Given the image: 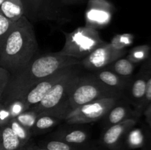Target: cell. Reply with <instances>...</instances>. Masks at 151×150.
Segmentation results:
<instances>
[{"label":"cell","mask_w":151,"mask_h":150,"mask_svg":"<svg viewBox=\"0 0 151 150\" xmlns=\"http://www.w3.org/2000/svg\"><path fill=\"white\" fill-rule=\"evenodd\" d=\"M81 60L58 52L45 54L31 60L22 70L10 75L1 103L7 105L22 98L31 88L57 71L73 65H81Z\"/></svg>","instance_id":"6da1fadb"},{"label":"cell","mask_w":151,"mask_h":150,"mask_svg":"<svg viewBox=\"0 0 151 150\" xmlns=\"http://www.w3.org/2000/svg\"><path fill=\"white\" fill-rule=\"evenodd\" d=\"M38 52L32 23L24 16L13 22L0 51V67L14 74L24 69Z\"/></svg>","instance_id":"7a4b0ae2"},{"label":"cell","mask_w":151,"mask_h":150,"mask_svg":"<svg viewBox=\"0 0 151 150\" xmlns=\"http://www.w3.org/2000/svg\"><path fill=\"white\" fill-rule=\"evenodd\" d=\"M78 65H74L69 71L52 88L50 92L39 103L29 110L40 113H47L64 120L70 113L68 99L70 90L79 75Z\"/></svg>","instance_id":"3957f363"},{"label":"cell","mask_w":151,"mask_h":150,"mask_svg":"<svg viewBox=\"0 0 151 150\" xmlns=\"http://www.w3.org/2000/svg\"><path fill=\"white\" fill-rule=\"evenodd\" d=\"M119 92L102 83L94 74H79L69 94L68 103L70 113L81 106L101 99L119 98Z\"/></svg>","instance_id":"277c9868"},{"label":"cell","mask_w":151,"mask_h":150,"mask_svg":"<svg viewBox=\"0 0 151 150\" xmlns=\"http://www.w3.org/2000/svg\"><path fill=\"white\" fill-rule=\"evenodd\" d=\"M64 46L58 52L79 60L85 58L104 43L97 29L88 25L78 28L72 32H64Z\"/></svg>","instance_id":"5b68a950"},{"label":"cell","mask_w":151,"mask_h":150,"mask_svg":"<svg viewBox=\"0 0 151 150\" xmlns=\"http://www.w3.org/2000/svg\"><path fill=\"white\" fill-rule=\"evenodd\" d=\"M24 16L32 22L58 21L69 20V13L62 0H21Z\"/></svg>","instance_id":"8992f818"},{"label":"cell","mask_w":151,"mask_h":150,"mask_svg":"<svg viewBox=\"0 0 151 150\" xmlns=\"http://www.w3.org/2000/svg\"><path fill=\"white\" fill-rule=\"evenodd\" d=\"M118 99V97H109L84 104L71 112L64 121L69 124L97 121L104 118L111 109L116 105Z\"/></svg>","instance_id":"52a82bcc"},{"label":"cell","mask_w":151,"mask_h":150,"mask_svg":"<svg viewBox=\"0 0 151 150\" xmlns=\"http://www.w3.org/2000/svg\"><path fill=\"white\" fill-rule=\"evenodd\" d=\"M125 53V50L104 42L82 59L81 64L87 70L97 71L106 69L111 63L121 58Z\"/></svg>","instance_id":"ba28073f"},{"label":"cell","mask_w":151,"mask_h":150,"mask_svg":"<svg viewBox=\"0 0 151 150\" xmlns=\"http://www.w3.org/2000/svg\"><path fill=\"white\" fill-rule=\"evenodd\" d=\"M72 66H69L63 68L48 76L33 86V88H31L22 98L19 99L24 103L27 110H29L31 107L39 103L42 99L50 92L56 82H58L69 71Z\"/></svg>","instance_id":"9c48e42d"},{"label":"cell","mask_w":151,"mask_h":150,"mask_svg":"<svg viewBox=\"0 0 151 150\" xmlns=\"http://www.w3.org/2000/svg\"><path fill=\"white\" fill-rule=\"evenodd\" d=\"M149 58L145 62L132 81H130L127 88H128V99L135 107V114L137 118L141 116V107L144 101L147 86V73L149 69Z\"/></svg>","instance_id":"30bf717a"},{"label":"cell","mask_w":151,"mask_h":150,"mask_svg":"<svg viewBox=\"0 0 151 150\" xmlns=\"http://www.w3.org/2000/svg\"><path fill=\"white\" fill-rule=\"evenodd\" d=\"M111 18V5L104 0H91L88 2V10L86 19L90 24L94 25H105Z\"/></svg>","instance_id":"8fae6325"},{"label":"cell","mask_w":151,"mask_h":150,"mask_svg":"<svg viewBox=\"0 0 151 150\" xmlns=\"http://www.w3.org/2000/svg\"><path fill=\"white\" fill-rule=\"evenodd\" d=\"M137 121V118H131L108 127L103 135V144L109 148L116 147L123 135L135 126Z\"/></svg>","instance_id":"7c38bea8"},{"label":"cell","mask_w":151,"mask_h":150,"mask_svg":"<svg viewBox=\"0 0 151 150\" xmlns=\"http://www.w3.org/2000/svg\"><path fill=\"white\" fill-rule=\"evenodd\" d=\"M106 86L120 93L128 87L129 79L120 76L109 69H103L93 74Z\"/></svg>","instance_id":"4fadbf2b"},{"label":"cell","mask_w":151,"mask_h":150,"mask_svg":"<svg viewBox=\"0 0 151 150\" xmlns=\"http://www.w3.org/2000/svg\"><path fill=\"white\" fill-rule=\"evenodd\" d=\"M8 123L0 124V150H16L26 144Z\"/></svg>","instance_id":"5bb4252c"},{"label":"cell","mask_w":151,"mask_h":150,"mask_svg":"<svg viewBox=\"0 0 151 150\" xmlns=\"http://www.w3.org/2000/svg\"><path fill=\"white\" fill-rule=\"evenodd\" d=\"M104 118L106 119V124L107 125V128L124 121L128 119L131 118L137 119L134 110H131L128 106L125 104L114 105Z\"/></svg>","instance_id":"9a60e30c"},{"label":"cell","mask_w":151,"mask_h":150,"mask_svg":"<svg viewBox=\"0 0 151 150\" xmlns=\"http://www.w3.org/2000/svg\"><path fill=\"white\" fill-rule=\"evenodd\" d=\"M0 11L4 17L13 22L24 16L23 4L21 0H4L0 6Z\"/></svg>","instance_id":"2e32d148"},{"label":"cell","mask_w":151,"mask_h":150,"mask_svg":"<svg viewBox=\"0 0 151 150\" xmlns=\"http://www.w3.org/2000/svg\"><path fill=\"white\" fill-rule=\"evenodd\" d=\"M106 69L112 71L122 77L129 79L135 69V63L131 62L128 58L121 57L109 65Z\"/></svg>","instance_id":"e0dca14e"},{"label":"cell","mask_w":151,"mask_h":150,"mask_svg":"<svg viewBox=\"0 0 151 150\" xmlns=\"http://www.w3.org/2000/svg\"><path fill=\"white\" fill-rule=\"evenodd\" d=\"M88 138V134L81 129H70L59 132L58 141L72 144H84Z\"/></svg>","instance_id":"ac0fdd59"},{"label":"cell","mask_w":151,"mask_h":150,"mask_svg":"<svg viewBox=\"0 0 151 150\" xmlns=\"http://www.w3.org/2000/svg\"><path fill=\"white\" fill-rule=\"evenodd\" d=\"M61 119L47 113H40L38 115L35 124L32 128V133H39L55 126Z\"/></svg>","instance_id":"d6986e66"},{"label":"cell","mask_w":151,"mask_h":150,"mask_svg":"<svg viewBox=\"0 0 151 150\" xmlns=\"http://www.w3.org/2000/svg\"><path fill=\"white\" fill-rule=\"evenodd\" d=\"M150 54V47L148 45H142L134 48L128 55V59L135 64H137L147 60Z\"/></svg>","instance_id":"ffe728a7"},{"label":"cell","mask_w":151,"mask_h":150,"mask_svg":"<svg viewBox=\"0 0 151 150\" xmlns=\"http://www.w3.org/2000/svg\"><path fill=\"white\" fill-rule=\"evenodd\" d=\"M83 144H72L60 141H51L42 149L47 150H89Z\"/></svg>","instance_id":"44dd1931"},{"label":"cell","mask_w":151,"mask_h":150,"mask_svg":"<svg viewBox=\"0 0 151 150\" xmlns=\"http://www.w3.org/2000/svg\"><path fill=\"white\" fill-rule=\"evenodd\" d=\"M38 113H35L32 110H28L21 113L20 115L15 117L14 119L21 125L24 126L27 129L31 130V132H32V128L34 124H35L37 117H38Z\"/></svg>","instance_id":"7402d4cb"},{"label":"cell","mask_w":151,"mask_h":150,"mask_svg":"<svg viewBox=\"0 0 151 150\" xmlns=\"http://www.w3.org/2000/svg\"><path fill=\"white\" fill-rule=\"evenodd\" d=\"M7 123L10 124V126H11L13 131L16 132V135L19 136V138L22 139L24 142L27 143L29 141V138H30L31 135L32 134L31 130L27 129L24 126L21 125L14 118L10 119Z\"/></svg>","instance_id":"603a6c76"},{"label":"cell","mask_w":151,"mask_h":150,"mask_svg":"<svg viewBox=\"0 0 151 150\" xmlns=\"http://www.w3.org/2000/svg\"><path fill=\"white\" fill-rule=\"evenodd\" d=\"M13 22L4 17L0 11V51L8 35Z\"/></svg>","instance_id":"cb8c5ba5"},{"label":"cell","mask_w":151,"mask_h":150,"mask_svg":"<svg viewBox=\"0 0 151 150\" xmlns=\"http://www.w3.org/2000/svg\"><path fill=\"white\" fill-rule=\"evenodd\" d=\"M149 69L147 73V86H146V93L145 96L144 101L141 107V113H143L144 110L147 107V106L151 102V54L149 57Z\"/></svg>","instance_id":"d4e9b609"},{"label":"cell","mask_w":151,"mask_h":150,"mask_svg":"<svg viewBox=\"0 0 151 150\" xmlns=\"http://www.w3.org/2000/svg\"><path fill=\"white\" fill-rule=\"evenodd\" d=\"M10 78V74L8 71L0 67V101L2 96L7 88L9 80Z\"/></svg>","instance_id":"484cf974"},{"label":"cell","mask_w":151,"mask_h":150,"mask_svg":"<svg viewBox=\"0 0 151 150\" xmlns=\"http://www.w3.org/2000/svg\"><path fill=\"white\" fill-rule=\"evenodd\" d=\"M129 143L132 147H139L144 143V136L139 129L134 130L130 135Z\"/></svg>","instance_id":"4316f807"},{"label":"cell","mask_w":151,"mask_h":150,"mask_svg":"<svg viewBox=\"0 0 151 150\" xmlns=\"http://www.w3.org/2000/svg\"><path fill=\"white\" fill-rule=\"evenodd\" d=\"M143 113H144L145 116L146 121H147V123L148 124L149 126L151 127V102L147 106V107L144 110Z\"/></svg>","instance_id":"83f0119b"},{"label":"cell","mask_w":151,"mask_h":150,"mask_svg":"<svg viewBox=\"0 0 151 150\" xmlns=\"http://www.w3.org/2000/svg\"><path fill=\"white\" fill-rule=\"evenodd\" d=\"M39 149V147H38L37 146H35V144L30 143L29 141H28L26 144H24V146H22L20 148L17 149L16 150H38Z\"/></svg>","instance_id":"f1b7e54d"},{"label":"cell","mask_w":151,"mask_h":150,"mask_svg":"<svg viewBox=\"0 0 151 150\" xmlns=\"http://www.w3.org/2000/svg\"><path fill=\"white\" fill-rule=\"evenodd\" d=\"M86 0H62L63 4L66 6L73 5V4H79L84 3Z\"/></svg>","instance_id":"f546056e"},{"label":"cell","mask_w":151,"mask_h":150,"mask_svg":"<svg viewBox=\"0 0 151 150\" xmlns=\"http://www.w3.org/2000/svg\"><path fill=\"white\" fill-rule=\"evenodd\" d=\"M3 1H4V0H0V6H1V3H2V2H3Z\"/></svg>","instance_id":"4dcf8cb0"},{"label":"cell","mask_w":151,"mask_h":150,"mask_svg":"<svg viewBox=\"0 0 151 150\" xmlns=\"http://www.w3.org/2000/svg\"><path fill=\"white\" fill-rule=\"evenodd\" d=\"M38 150H47V149H42V148H39V149Z\"/></svg>","instance_id":"1f68e13d"}]
</instances>
